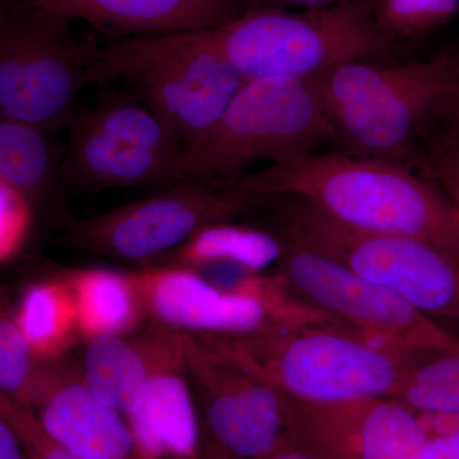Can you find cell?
<instances>
[{"label": "cell", "mask_w": 459, "mask_h": 459, "mask_svg": "<svg viewBox=\"0 0 459 459\" xmlns=\"http://www.w3.org/2000/svg\"><path fill=\"white\" fill-rule=\"evenodd\" d=\"M228 186L261 198L303 199L349 228L419 238L459 261V217L446 195L409 166L352 153L290 157Z\"/></svg>", "instance_id": "1"}, {"label": "cell", "mask_w": 459, "mask_h": 459, "mask_svg": "<svg viewBox=\"0 0 459 459\" xmlns=\"http://www.w3.org/2000/svg\"><path fill=\"white\" fill-rule=\"evenodd\" d=\"M312 80L344 152L409 166L459 86V54L400 65L353 62Z\"/></svg>", "instance_id": "2"}, {"label": "cell", "mask_w": 459, "mask_h": 459, "mask_svg": "<svg viewBox=\"0 0 459 459\" xmlns=\"http://www.w3.org/2000/svg\"><path fill=\"white\" fill-rule=\"evenodd\" d=\"M212 336L276 391L310 402L392 400L407 369L427 355L374 340L343 325Z\"/></svg>", "instance_id": "3"}, {"label": "cell", "mask_w": 459, "mask_h": 459, "mask_svg": "<svg viewBox=\"0 0 459 459\" xmlns=\"http://www.w3.org/2000/svg\"><path fill=\"white\" fill-rule=\"evenodd\" d=\"M93 81H123L184 150L212 128L247 82L214 30L113 41L99 48Z\"/></svg>", "instance_id": "4"}, {"label": "cell", "mask_w": 459, "mask_h": 459, "mask_svg": "<svg viewBox=\"0 0 459 459\" xmlns=\"http://www.w3.org/2000/svg\"><path fill=\"white\" fill-rule=\"evenodd\" d=\"M336 135L312 78L247 81L220 119L181 153L174 184L234 183L256 162L316 152Z\"/></svg>", "instance_id": "5"}, {"label": "cell", "mask_w": 459, "mask_h": 459, "mask_svg": "<svg viewBox=\"0 0 459 459\" xmlns=\"http://www.w3.org/2000/svg\"><path fill=\"white\" fill-rule=\"evenodd\" d=\"M214 35L246 81L307 80L349 63L368 62L394 47L377 25L374 0L296 12L249 5Z\"/></svg>", "instance_id": "6"}, {"label": "cell", "mask_w": 459, "mask_h": 459, "mask_svg": "<svg viewBox=\"0 0 459 459\" xmlns=\"http://www.w3.org/2000/svg\"><path fill=\"white\" fill-rule=\"evenodd\" d=\"M264 205L276 216L277 234L391 290L429 318L459 323V261L446 250L349 228L289 195L265 199Z\"/></svg>", "instance_id": "7"}, {"label": "cell", "mask_w": 459, "mask_h": 459, "mask_svg": "<svg viewBox=\"0 0 459 459\" xmlns=\"http://www.w3.org/2000/svg\"><path fill=\"white\" fill-rule=\"evenodd\" d=\"M26 9L0 25V119L56 134L95 82L99 48L78 41L69 21Z\"/></svg>", "instance_id": "8"}, {"label": "cell", "mask_w": 459, "mask_h": 459, "mask_svg": "<svg viewBox=\"0 0 459 459\" xmlns=\"http://www.w3.org/2000/svg\"><path fill=\"white\" fill-rule=\"evenodd\" d=\"M263 199L234 186L180 181L98 216L68 217L62 243L148 267L205 226L237 221L255 212Z\"/></svg>", "instance_id": "9"}, {"label": "cell", "mask_w": 459, "mask_h": 459, "mask_svg": "<svg viewBox=\"0 0 459 459\" xmlns=\"http://www.w3.org/2000/svg\"><path fill=\"white\" fill-rule=\"evenodd\" d=\"M280 235V234H279ZM276 277L287 291L365 336L413 352L457 349L459 340L391 290L280 235Z\"/></svg>", "instance_id": "10"}, {"label": "cell", "mask_w": 459, "mask_h": 459, "mask_svg": "<svg viewBox=\"0 0 459 459\" xmlns=\"http://www.w3.org/2000/svg\"><path fill=\"white\" fill-rule=\"evenodd\" d=\"M150 319L184 333L240 336L337 319L286 295L277 277L258 291H230L189 268L152 265L131 272Z\"/></svg>", "instance_id": "11"}, {"label": "cell", "mask_w": 459, "mask_h": 459, "mask_svg": "<svg viewBox=\"0 0 459 459\" xmlns=\"http://www.w3.org/2000/svg\"><path fill=\"white\" fill-rule=\"evenodd\" d=\"M183 334L202 430L238 459H259L289 443L276 389L235 360L212 334Z\"/></svg>", "instance_id": "12"}, {"label": "cell", "mask_w": 459, "mask_h": 459, "mask_svg": "<svg viewBox=\"0 0 459 459\" xmlns=\"http://www.w3.org/2000/svg\"><path fill=\"white\" fill-rule=\"evenodd\" d=\"M292 443L320 459H421L430 437L391 398L299 400L277 391Z\"/></svg>", "instance_id": "13"}, {"label": "cell", "mask_w": 459, "mask_h": 459, "mask_svg": "<svg viewBox=\"0 0 459 459\" xmlns=\"http://www.w3.org/2000/svg\"><path fill=\"white\" fill-rule=\"evenodd\" d=\"M148 362L143 402L126 418L143 459H201V420L183 332L150 320L137 334Z\"/></svg>", "instance_id": "14"}, {"label": "cell", "mask_w": 459, "mask_h": 459, "mask_svg": "<svg viewBox=\"0 0 459 459\" xmlns=\"http://www.w3.org/2000/svg\"><path fill=\"white\" fill-rule=\"evenodd\" d=\"M31 410L48 431L81 459H143L128 421L84 383L80 365L45 362Z\"/></svg>", "instance_id": "15"}, {"label": "cell", "mask_w": 459, "mask_h": 459, "mask_svg": "<svg viewBox=\"0 0 459 459\" xmlns=\"http://www.w3.org/2000/svg\"><path fill=\"white\" fill-rule=\"evenodd\" d=\"M23 7L62 20L83 21L117 40L228 25L247 0H20Z\"/></svg>", "instance_id": "16"}, {"label": "cell", "mask_w": 459, "mask_h": 459, "mask_svg": "<svg viewBox=\"0 0 459 459\" xmlns=\"http://www.w3.org/2000/svg\"><path fill=\"white\" fill-rule=\"evenodd\" d=\"M60 162L63 189L96 193L174 184L179 159L155 152L96 128L80 114L69 122Z\"/></svg>", "instance_id": "17"}, {"label": "cell", "mask_w": 459, "mask_h": 459, "mask_svg": "<svg viewBox=\"0 0 459 459\" xmlns=\"http://www.w3.org/2000/svg\"><path fill=\"white\" fill-rule=\"evenodd\" d=\"M60 277L74 298L78 333L84 342L126 336L148 316L131 273L89 268Z\"/></svg>", "instance_id": "18"}, {"label": "cell", "mask_w": 459, "mask_h": 459, "mask_svg": "<svg viewBox=\"0 0 459 459\" xmlns=\"http://www.w3.org/2000/svg\"><path fill=\"white\" fill-rule=\"evenodd\" d=\"M283 241L276 231L237 225L235 221L213 223L199 230L183 246L153 264L199 270L208 265H234L261 273L279 263Z\"/></svg>", "instance_id": "19"}, {"label": "cell", "mask_w": 459, "mask_h": 459, "mask_svg": "<svg viewBox=\"0 0 459 459\" xmlns=\"http://www.w3.org/2000/svg\"><path fill=\"white\" fill-rule=\"evenodd\" d=\"M126 336L87 341L80 365L90 391L126 419L141 406L148 385V362L140 338Z\"/></svg>", "instance_id": "20"}, {"label": "cell", "mask_w": 459, "mask_h": 459, "mask_svg": "<svg viewBox=\"0 0 459 459\" xmlns=\"http://www.w3.org/2000/svg\"><path fill=\"white\" fill-rule=\"evenodd\" d=\"M54 133L0 119V183L25 193L31 201L60 198V162L65 146Z\"/></svg>", "instance_id": "21"}, {"label": "cell", "mask_w": 459, "mask_h": 459, "mask_svg": "<svg viewBox=\"0 0 459 459\" xmlns=\"http://www.w3.org/2000/svg\"><path fill=\"white\" fill-rule=\"evenodd\" d=\"M21 333L38 360L65 358L80 338L74 298L62 277L32 283L16 309Z\"/></svg>", "instance_id": "22"}, {"label": "cell", "mask_w": 459, "mask_h": 459, "mask_svg": "<svg viewBox=\"0 0 459 459\" xmlns=\"http://www.w3.org/2000/svg\"><path fill=\"white\" fill-rule=\"evenodd\" d=\"M392 400L420 412L459 416V346L413 362Z\"/></svg>", "instance_id": "23"}, {"label": "cell", "mask_w": 459, "mask_h": 459, "mask_svg": "<svg viewBox=\"0 0 459 459\" xmlns=\"http://www.w3.org/2000/svg\"><path fill=\"white\" fill-rule=\"evenodd\" d=\"M44 365L21 333L16 309L0 295V392L31 409Z\"/></svg>", "instance_id": "24"}, {"label": "cell", "mask_w": 459, "mask_h": 459, "mask_svg": "<svg viewBox=\"0 0 459 459\" xmlns=\"http://www.w3.org/2000/svg\"><path fill=\"white\" fill-rule=\"evenodd\" d=\"M458 13L459 0H374L377 25L394 41L434 31Z\"/></svg>", "instance_id": "25"}, {"label": "cell", "mask_w": 459, "mask_h": 459, "mask_svg": "<svg viewBox=\"0 0 459 459\" xmlns=\"http://www.w3.org/2000/svg\"><path fill=\"white\" fill-rule=\"evenodd\" d=\"M410 165L433 183L446 195L459 217V146L442 133H430L421 143Z\"/></svg>", "instance_id": "26"}, {"label": "cell", "mask_w": 459, "mask_h": 459, "mask_svg": "<svg viewBox=\"0 0 459 459\" xmlns=\"http://www.w3.org/2000/svg\"><path fill=\"white\" fill-rule=\"evenodd\" d=\"M0 413L13 427L27 455L31 459H81L57 442L29 407L22 406L0 392Z\"/></svg>", "instance_id": "27"}, {"label": "cell", "mask_w": 459, "mask_h": 459, "mask_svg": "<svg viewBox=\"0 0 459 459\" xmlns=\"http://www.w3.org/2000/svg\"><path fill=\"white\" fill-rule=\"evenodd\" d=\"M33 202L8 184L0 183V264L26 243L32 225Z\"/></svg>", "instance_id": "28"}, {"label": "cell", "mask_w": 459, "mask_h": 459, "mask_svg": "<svg viewBox=\"0 0 459 459\" xmlns=\"http://www.w3.org/2000/svg\"><path fill=\"white\" fill-rule=\"evenodd\" d=\"M0 459H29L16 430L0 413Z\"/></svg>", "instance_id": "29"}, {"label": "cell", "mask_w": 459, "mask_h": 459, "mask_svg": "<svg viewBox=\"0 0 459 459\" xmlns=\"http://www.w3.org/2000/svg\"><path fill=\"white\" fill-rule=\"evenodd\" d=\"M421 459H459V430L430 439Z\"/></svg>", "instance_id": "30"}, {"label": "cell", "mask_w": 459, "mask_h": 459, "mask_svg": "<svg viewBox=\"0 0 459 459\" xmlns=\"http://www.w3.org/2000/svg\"><path fill=\"white\" fill-rule=\"evenodd\" d=\"M437 119L446 120V131L440 133L459 146V95L455 91L444 102L435 120Z\"/></svg>", "instance_id": "31"}, {"label": "cell", "mask_w": 459, "mask_h": 459, "mask_svg": "<svg viewBox=\"0 0 459 459\" xmlns=\"http://www.w3.org/2000/svg\"><path fill=\"white\" fill-rule=\"evenodd\" d=\"M262 5H290V7H298L301 9H316L332 7V5L341 4V3L350 2V0H259Z\"/></svg>", "instance_id": "32"}, {"label": "cell", "mask_w": 459, "mask_h": 459, "mask_svg": "<svg viewBox=\"0 0 459 459\" xmlns=\"http://www.w3.org/2000/svg\"><path fill=\"white\" fill-rule=\"evenodd\" d=\"M259 459H320L314 455L313 453L305 451L300 446H296L290 440L289 443L283 444L276 451L271 452L270 455Z\"/></svg>", "instance_id": "33"}, {"label": "cell", "mask_w": 459, "mask_h": 459, "mask_svg": "<svg viewBox=\"0 0 459 459\" xmlns=\"http://www.w3.org/2000/svg\"><path fill=\"white\" fill-rule=\"evenodd\" d=\"M201 459H238L231 453L222 448L212 437L204 433L201 428Z\"/></svg>", "instance_id": "34"}, {"label": "cell", "mask_w": 459, "mask_h": 459, "mask_svg": "<svg viewBox=\"0 0 459 459\" xmlns=\"http://www.w3.org/2000/svg\"><path fill=\"white\" fill-rule=\"evenodd\" d=\"M8 16V9L4 7V5L0 3V25H2L3 21L5 20V17Z\"/></svg>", "instance_id": "35"}, {"label": "cell", "mask_w": 459, "mask_h": 459, "mask_svg": "<svg viewBox=\"0 0 459 459\" xmlns=\"http://www.w3.org/2000/svg\"><path fill=\"white\" fill-rule=\"evenodd\" d=\"M455 92H457L459 95V86L457 87V90H455Z\"/></svg>", "instance_id": "36"}, {"label": "cell", "mask_w": 459, "mask_h": 459, "mask_svg": "<svg viewBox=\"0 0 459 459\" xmlns=\"http://www.w3.org/2000/svg\"><path fill=\"white\" fill-rule=\"evenodd\" d=\"M29 459H31V458L29 457Z\"/></svg>", "instance_id": "37"}]
</instances>
